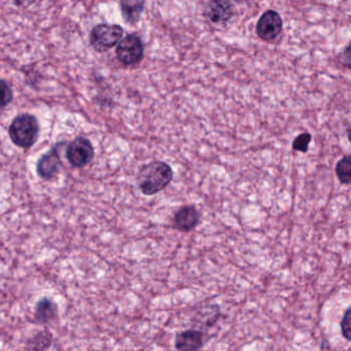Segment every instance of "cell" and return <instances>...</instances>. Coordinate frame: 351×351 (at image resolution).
<instances>
[{"label": "cell", "instance_id": "obj_1", "mask_svg": "<svg viewBox=\"0 0 351 351\" xmlns=\"http://www.w3.org/2000/svg\"><path fill=\"white\" fill-rule=\"evenodd\" d=\"M174 172L170 165L152 162L140 169L137 183L144 195H156L172 182Z\"/></svg>", "mask_w": 351, "mask_h": 351}, {"label": "cell", "instance_id": "obj_2", "mask_svg": "<svg viewBox=\"0 0 351 351\" xmlns=\"http://www.w3.org/2000/svg\"><path fill=\"white\" fill-rule=\"evenodd\" d=\"M8 134L14 145L23 149H28L38 139V121L35 117L27 113L19 115L10 123Z\"/></svg>", "mask_w": 351, "mask_h": 351}, {"label": "cell", "instance_id": "obj_3", "mask_svg": "<svg viewBox=\"0 0 351 351\" xmlns=\"http://www.w3.org/2000/svg\"><path fill=\"white\" fill-rule=\"evenodd\" d=\"M123 35V29L119 25L99 24L90 32V45L98 53H106L119 45Z\"/></svg>", "mask_w": 351, "mask_h": 351}, {"label": "cell", "instance_id": "obj_4", "mask_svg": "<svg viewBox=\"0 0 351 351\" xmlns=\"http://www.w3.org/2000/svg\"><path fill=\"white\" fill-rule=\"evenodd\" d=\"M117 60L123 66L138 65L144 58V45L141 38L136 34H129L119 41L117 47Z\"/></svg>", "mask_w": 351, "mask_h": 351}, {"label": "cell", "instance_id": "obj_5", "mask_svg": "<svg viewBox=\"0 0 351 351\" xmlns=\"http://www.w3.org/2000/svg\"><path fill=\"white\" fill-rule=\"evenodd\" d=\"M95 150L90 140L84 137L74 139L68 145L66 158L74 168H84L94 160Z\"/></svg>", "mask_w": 351, "mask_h": 351}, {"label": "cell", "instance_id": "obj_6", "mask_svg": "<svg viewBox=\"0 0 351 351\" xmlns=\"http://www.w3.org/2000/svg\"><path fill=\"white\" fill-rule=\"evenodd\" d=\"M282 31V19L274 10H266L258 21L256 33L264 41H272L280 36Z\"/></svg>", "mask_w": 351, "mask_h": 351}, {"label": "cell", "instance_id": "obj_7", "mask_svg": "<svg viewBox=\"0 0 351 351\" xmlns=\"http://www.w3.org/2000/svg\"><path fill=\"white\" fill-rule=\"evenodd\" d=\"M204 14L213 24H225L234 14V8L230 0H208Z\"/></svg>", "mask_w": 351, "mask_h": 351}, {"label": "cell", "instance_id": "obj_8", "mask_svg": "<svg viewBox=\"0 0 351 351\" xmlns=\"http://www.w3.org/2000/svg\"><path fill=\"white\" fill-rule=\"evenodd\" d=\"M61 165L59 146H56L49 154L41 156L40 160L37 162V174H38L39 177L43 178V179H53L59 173Z\"/></svg>", "mask_w": 351, "mask_h": 351}, {"label": "cell", "instance_id": "obj_9", "mask_svg": "<svg viewBox=\"0 0 351 351\" xmlns=\"http://www.w3.org/2000/svg\"><path fill=\"white\" fill-rule=\"evenodd\" d=\"M200 215L194 206H185L176 213L173 224L177 230L188 232L195 228L199 223Z\"/></svg>", "mask_w": 351, "mask_h": 351}, {"label": "cell", "instance_id": "obj_10", "mask_svg": "<svg viewBox=\"0 0 351 351\" xmlns=\"http://www.w3.org/2000/svg\"><path fill=\"white\" fill-rule=\"evenodd\" d=\"M175 344L179 351H196L204 346V335L196 330L181 332L176 336Z\"/></svg>", "mask_w": 351, "mask_h": 351}, {"label": "cell", "instance_id": "obj_11", "mask_svg": "<svg viewBox=\"0 0 351 351\" xmlns=\"http://www.w3.org/2000/svg\"><path fill=\"white\" fill-rule=\"evenodd\" d=\"M58 315V306L51 299H40L35 306L34 317L37 323L41 325H47L51 322L55 321Z\"/></svg>", "mask_w": 351, "mask_h": 351}, {"label": "cell", "instance_id": "obj_12", "mask_svg": "<svg viewBox=\"0 0 351 351\" xmlns=\"http://www.w3.org/2000/svg\"><path fill=\"white\" fill-rule=\"evenodd\" d=\"M145 6V0H121V10L123 19L129 24L138 23Z\"/></svg>", "mask_w": 351, "mask_h": 351}, {"label": "cell", "instance_id": "obj_13", "mask_svg": "<svg viewBox=\"0 0 351 351\" xmlns=\"http://www.w3.org/2000/svg\"><path fill=\"white\" fill-rule=\"evenodd\" d=\"M53 343V334L49 330H43L28 339L25 351H47Z\"/></svg>", "mask_w": 351, "mask_h": 351}, {"label": "cell", "instance_id": "obj_14", "mask_svg": "<svg viewBox=\"0 0 351 351\" xmlns=\"http://www.w3.org/2000/svg\"><path fill=\"white\" fill-rule=\"evenodd\" d=\"M335 173L340 183L344 185L351 184V154L343 156L341 160H338Z\"/></svg>", "mask_w": 351, "mask_h": 351}, {"label": "cell", "instance_id": "obj_15", "mask_svg": "<svg viewBox=\"0 0 351 351\" xmlns=\"http://www.w3.org/2000/svg\"><path fill=\"white\" fill-rule=\"evenodd\" d=\"M311 140H313V136L309 133H302L300 135L297 136L293 141V149L295 152H302V154H306L308 152L309 144H311Z\"/></svg>", "mask_w": 351, "mask_h": 351}, {"label": "cell", "instance_id": "obj_16", "mask_svg": "<svg viewBox=\"0 0 351 351\" xmlns=\"http://www.w3.org/2000/svg\"><path fill=\"white\" fill-rule=\"evenodd\" d=\"M340 329H341V334L344 339L351 342V305L342 315Z\"/></svg>", "mask_w": 351, "mask_h": 351}, {"label": "cell", "instance_id": "obj_17", "mask_svg": "<svg viewBox=\"0 0 351 351\" xmlns=\"http://www.w3.org/2000/svg\"><path fill=\"white\" fill-rule=\"evenodd\" d=\"M12 100V90L5 80H0V109L8 106Z\"/></svg>", "mask_w": 351, "mask_h": 351}, {"label": "cell", "instance_id": "obj_18", "mask_svg": "<svg viewBox=\"0 0 351 351\" xmlns=\"http://www.w3.org/2000/svg\"><path fill=\"white\" fill-rule=\"evenodd\" d=\"M338 62L346 69L351 70V41L338 55Z\"/></svg>", "mask_w": 351, "mask_h": 351}, {"label": "cell", "instance_id": "obj_19", "mask_svg": "<svg viewBox=\"0 0 351 351\" xmlns=\"http://www.w3.org/2000/svg\"><path fill=\"white\" fill-rule=\"evenodd\" d=\"M348 137L351 144V127L350 128V129L348 130Z\"/></svg>", "mask_w": 351, "mask_h": 351}]
</instances>
